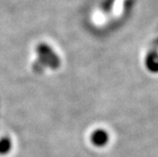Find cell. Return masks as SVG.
I'll use <instances>...</instances> for the list:
<instances>
[{
  "instance_id": "obj_5",
  "label": "cell",
  "mask_w": 158,
  "mask_h": 157,
  "mask_svg": "<svg viewBox=\"0 0 158 157\" xmlns=\"http://www.w3.org/2000/svg\"><path fill=\"white\" fill-rule=\"evenodd\" d=\"M116 0H102V4H100V9L103 12H110L113 9V6H114V3Z\"/></svg>"
},
{
  "instance_id": "obj_4",
  "label": "cell",
  "mask_w": 158,
  "mask_h": 157,
  "mask_svg": "<svg viewBox=\"0 0 158 157\" xmlns=\"http://www.w3.org/2000/svg\"><path fill=\"white\" fill-rule=\"evenodd\" d=\"M12 147V143L10 137H2L0 139V155L8 154Z\"/></svg>"
},
{
  "instance_id": "obj_3",
  "label": "cell",
  "mask_w": 158,
  "mask_h": 157,
  "mask_svg": "<svg viewBox=\"0 0 158 157\" xmlns=\"http://www.w3.org/2000/svg\"><path fill=\"white\" fill-rule=\"evenodd\" d=\"M91 140L96 146H103L108 141V134L103 130H97L92 134Z\"/></svg>"
},
{
  "instance_id": "obj_1",
  "label": "cell",
  "mask_w": 158,
  "mask_h": 157,
  "mask_svg": "<svg viewBox=\"0 0 158 157\" xmlns=\"http://www.w3.org/2000/svg\"><path fill=\"white\" fill-rule=\"evenodd\" d=\"M36 51L41 64L51 69H57L60 66L61 61L59 56L53 51V49L48 45L42 43L37 46Z\"/></svg>"
},
{
  "instance_id": "obj_2",
  "label": "cell",
  "mask_w": 158,
  "mask_h": 157,
  "mask_svg": "<svg viewBox=\"0 0 158 157\" xmlns=\"http://www.w3.org/2000/svg\"><path fill=\"white\" fill-rule=\"evenodd\" d=\"M145 66L152 73H158V51L151 49L145 57Z\"/></svg>"
}]
</instances>
